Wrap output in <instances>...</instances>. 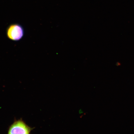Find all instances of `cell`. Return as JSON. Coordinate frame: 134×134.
Listing matches in <instances>:
<instances>
[{"mask_svg":"<svg viewBox=\"0 0 134 134\" xmlns=\"http://www.w3.org/2000/svg\"><path fill=\"white\" fill-rule=\"evenodd\" d=\"M24 31L22 26L16 23L12 24L8 26L6 30L8 38L13 41L21 40L24 36Z\"/></svg>","mask_w":134,"mask_h":134,"instance_id":"1","label":"cell"},{"mask_svg":"<svg viewBox=\"0 0 134 134\" xmlns=\"http://www.w3.org/2000/svg\"><path fill=\"white\" fill-rule=\"evenodd\" d=\"M32 128L28 126L22 119L14 121L8 129V134H29L31 133Z\"/></svg>","mask_w":134,"mask_h":134,"instance_id":"2","label":"cell"}]
</instances>
